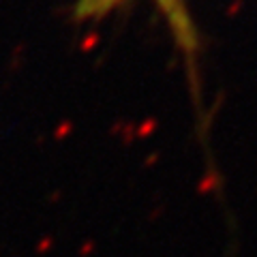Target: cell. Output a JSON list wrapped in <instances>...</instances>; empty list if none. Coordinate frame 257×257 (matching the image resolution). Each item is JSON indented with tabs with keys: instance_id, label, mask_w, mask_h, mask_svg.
Instances as JSON below:
<instances>
[{
	"instance_id": "cell-1",
	"label": "cell",
	"mask_w": 257,
	"mask_h": 257,
	"mask_svg": "<svg viewBox=\"0 0 257 257\" xmlns=\"http://www.w3.org/2000/svg\"><path fill=\"white\" fill-rule=\"evenodd\" d=\"M118 3V0H82V13L86 15H94L103 9H107L109 5Z\"/></svg>"
}]
</instances>
